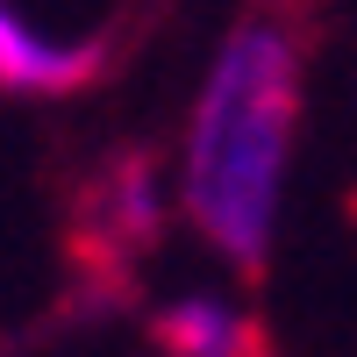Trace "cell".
<instances>
[{"label":"cell","instance_id":"cell-1","mask_svg":"<svg viewBox=\"0 0 357 357\" xmlns=\"http://www.w3.org/2000/svg\"><path fill=\"white\" fill-rule=\"evenodd\" d=\"M301 93H307L301 15L279 0H257L215 43L186 136H178V207L193 236L236 272H264L272 257L286 165L301 143Z\"/></svg>","mask_w":357,"mask_h":357},{"label":"cell","instance_id":"cell-2","mask_svg":"<svg viewBox=\"0 0 357 357\" xmlns=\"http://www.w3.org/2000/svg\"><path fill=\"white\" fill-rule=\"evenodd\" d=\"M107 65V50L93 36H50L22 15V0H0V86L29 100H57V93H79L93 86Z\"/></svg>","mask_w":357,"mask_h":357},{"label":"cell","instance_id":"cell-3","mask_svg":"<svg viewBox=\"0 0 357 357\" xmlns=\"http://www.w3.org/2000/svg\"><path fill=\"white\" fill-rule=\"evenodd\" d=\"M250 343H257L250 321L229 301H215V293H186V301H172L158 314V350L165 357H243Z\"/></svg>","mask_w":357,"mask_h":357}]
</instances>
